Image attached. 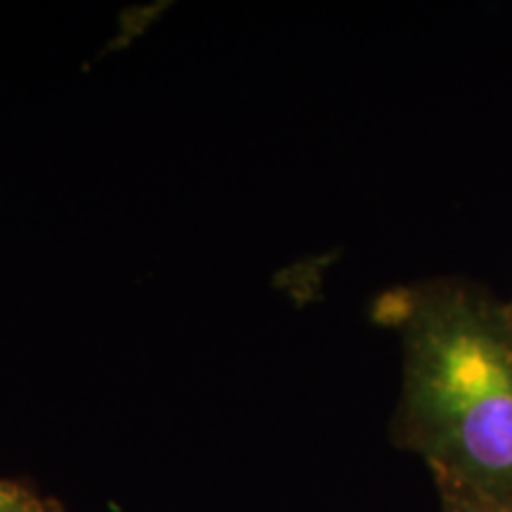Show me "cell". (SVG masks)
<instances>
[{
	"label": "cell",
	"mask_w": 512,
	"mask_h": 512,
	"mask_svg": "<svg viewBox=\"0 0 512 512\" xmlns=\"http://www.w3.org/2000/svg\"><path fill=\"white\" fill-rule=\"evenodd\" d=\"M377 323L403 342L394 434L434 484L512 505V325L505 304L463 278L396 287Z\"/></svg>",
	"instance_id": "6da1fadb"
},
{
	"label": "cell",
	"mask_w": 512,
	"mask_h": 512,
	"mask_svg": "<svg viewBox=\"0 0 512 512\" xmlns=\"http://www.w3.org/2000/svg\"><path fill=\"white\" fill-rule=\"evenodd\" d=\"M0 512H60V508L38 496L27 484L0 477Z\"/></svg>",
	"instance_id": "7a4b0ae2"
},
{
	"label": "cell",
	"mask_w": 512,
	"mask_h": 512,
	"mask_svg": "<svg viewBox=\"0 0 512 512\" xmlns=\"http://www.w3.org/2000/svg\"><path fill=\"white\" fill-rule=\"evenodd\" d=\"M439 496L444 512H512V505L486 501V498L467 494V491L446 489V486H439Z\"/></svg>",
	"instance_id": "3957f363"
},
{
	"label": "cell",
	"mask_w": 512,
	"mask_h": 512,
	"mask_svg": "<svg viewBox=\"0 0 512 512\" xmlns=\"http://www.w3.org/2000/svg\"><path fill=\"white\" fill-rule=\"evenodd\" d=\"M505 313H508V318H510V325H512V302H510V304H505Z\"/></svg>",
	"instance_id": "277c9868"
}]
</instances>
